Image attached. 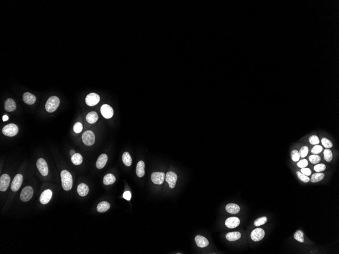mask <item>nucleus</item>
I'll list each match as a JSON object with an SVG mask.
<instances>
[{
    "mask_svg": "<svg viewBox=\"0 0 339 254\" xmlns=\"http://www.w3.org/2000/svg\"><path fill=\"white\" fill-rule=\"evenodd\" d=\"M100 100V97L96 93H91L86 96L85 103L88 106H94L98 104Z\"/></svg>",
    "mask_w": 339,
    "mask_h": 254,
    "instance_id": "0eeeda50",
    "label": "nucleus"
},
{
    "mask_svg": "<svg viewBox=\"0 0 339 254\" xmlns=\"http://www.w3.org/2000/svg\"><path fill=\"white\" fill-rule=\"evenodd\" d=\"M309 141L311 145H316L320 143V139L317 136L313 135L310 137L309 138Z\"/></svg>",
    "mask_w": 339,
    "mask_h": 254,
    "instance_id": "4c0bfd02",
    "label": "nucleus"
},
{
    "mask_svg": "<svg viewBox=\"0 0 339 254\" xmlns=\"http://www.w3.org/2000/svg\"><path fill=\"white\" fill-rule=\"evenodd\" d=\"M71 161L75 165H80L82 163L83 158L80 154L76 153L75 155L71 157Z\"/></svg>",
    "mask_w": 339,
    "mask_h": 254,
    "instance_id": "c85d7f7f",
    "label": "nucleus"
},
{
    "mask_svg": "<svg viewBox=\"0 0 339 254\" xmlns=\"http://www.w3.org/2000/svg\"><path fill=\"white\" fill-rule=\"evenodd\" d=\"M291 159L294 162L299 161L300 158V154L298 151L296 150H293L291 153Z\"/></svg>",
    "mask_w": 339,
    "mask_h": 254,
    "instance_id": "c9c22d12",
    "label": "nucleus"
},
{
    "mask_svg": "<svg viewBox=\"0 0 339 254\" xmlns=\"http://www.w3.org/2000/svg\"><path fill=\"white\" fill-rule=\"evenodd\" d=\"M294 237L295 239L300 243H302L304 242V233L301 230H298L295 232V233L294 234Z\"/></svg>",
    "mask_w": 339,
    "mask_h": 254,
    "instance_id": "7c9ffc66",
    "label": "nucleus"
},
{
    "mask_svg": "<svg viewBox=\"0 0 339 254\" xmlns=\"http://www.w3.org/2000/svg\"><path fill=\"white\" fill-rule=\"evenodd\" d=\"M9 117L7 115H4L3 116V121H6L7 120H8Z\"/></svg>",
    "mask_w": 339,
    "mask_h": 254,
    "instance_id": "a18cd8bd",
    "label": "nucleus"
},
{
    "mask_svg": "<svg viewBox=\"0 0 339 254\" xmlns=\"http://www.w3.org/2000/svg\"><path fill=\"white\" fill-rule=\"evenodd\" d=\"M83 129V125L80 122H76L73 126V130L75 133H79L82 131Z\"/></svg>",
    "mask_w": 339,
    "mask_h": 254,
    "instance_id": "a19ab883",
    "label": "nucleus"
},
{
    "mask_svg": "<svg viewBox=\"0 0 339 254\" xmlns=\"http://www.w3.org/2000/svg\"><path fill=\"white\" fill-rule=\"evenodd\" d=\"M108 161V156L106 154H102L99 157L96 163L97 168L102 169L106 165Z\"/></svg>",
    "mask_w": 339,
    "mask_h": 254,
    "instance_id": "dca6fc26",
    "label": "nucleus"
},
{
    "mask_svg": "<svg viewBox=\"0 0 339 254\" xmlns=\"http://www.w3.org/2000/svg\"><path fill=\"white\" fill-rule=\"evenodd\" d=\"M52 196V191L50 189H46L41 194L40 197V201L43 205H46L49 202Z\"/></svg>",
    "mask_w": 339,
    "mask_h": 254,
    "instance_id": "4468645a",
    "label": "nucleus"
},
{
    "mask_svg": "<svg viewBox=\"0 0 339 254\" xmlns=\"http://www.w3.org/2000/svg\"><path fill=\"white\" fill-rule=\"evenodd\" d=\"M321 143L322 145L326 149H329L332 148L333 146V144L332 142L326 138H323L321 140Z\"/></svg>",
    "mask_w": 339,
    "mask_h": 254,
    "instance_id": "473e14b6",
    "label": "nucleus"
},
{
    "mask_svg": "<svg viewBox=\"0 0 339 254\" xmlns=\"http://www.w3.org/2000/svg\"><path fill=\"white\" fill-rule=\"evenodd\" d=\"M240 224V221L237 217H230L226 219L225 224L229 228L233 229L237 227Z\"/></svg>",
    "mask_w": 339,
    "mask_h": 254,
    "instance_id": "2eb2a0df",
    "label": "nucleus"
},
{
    "mask_svg": "<svg viewBox=\"0 0 339 254\" xmlns=\"http://www.w3.org/2000/svg\"><path fill=\"white\" fill-rule=\"evenodd\" d=\"M10 183V176L7 174H3L0 178V191L4 192L7 190Z\"/></svg>",
    "mask_w": 339,
    "mask_h": 254,
    "instance_id": "ddd939ff",
    "label": "nucleus"
},
{
    "mask_svg": "<svg viewBox=\"0 0 339 254\" xmlns=\"http://www.w3.org/2000/svg\"><path fill=\"white\" fill-rule=\"evenodd\" d=\"M308 165V162L307 160L306 159L301 160L297 163V166L300 168H305Z\"/></svg>",
    "mask_w": 339,
    "mask_h": 254,
    "instance_id": "79ce46f5",
    "label": "nucleus"
},
{
    "mask_svg": "<svg viewBox=\"0 0 339 254\" xmlns=\"http://www.w3.org/2000/svg\"><path fill=\"white\" fill-rule=\"evenodd\" d=\"M267 218L266 217H262L260 218H258V219H256V220L254 221V225L256 226V227H259V226H261V225L264 224L267 222Z\"/></svg>",
    "mask_w": 339,
    "mask_h": 254,
    "instance_id": "2f4dec72",
    "label": "nucleus"
},
{
    "mask_svg": "<svg viewBox=\"0 0 339 254\" xmlns=\"http://www.w3.org/2000/svg\"><path fill=\"white\" fill-rule=\"evenodd\" d=\"M82 140L85 145L91 146L95 143V134L91 130L85 131L82 134Z\"/></svg>",
    "mask_w": 339,
    "mask_h": 254,
    "instance_id": "20e7f679",
    "label": "nucleus"
},
{
    "mask_svg": "<svg viewBox=\"0 0 339 254\" xmlns=\"http://www.w3.org/2000/svg\"><path fill=\"white\" fill-rule=\"evenodd\" d=\"M116 178L113 174H108L104 177L103 183L105 185H109L114 183Z\"/></svg>",
    "mask_w": 339,
    "mask_h": 254,
    "instance_id": "393cba45",
    "label": "nucleus"
},
{
    "mask_svg": "<svg viewBox=\"0 0 339 254\" xmlns=\"http://www.w3.org/2000/svg\"><path fill=\"white\" fill-rule=\"evenodd\" d=\"M37 168L43 176H47L48 174V167L45 160L43 158H40L37 160Z\"/></svg>",
    "mask_w": 339,
    "mask_h": 254,
    "instance_id": "423d86ee",
    "label": "nucleus"
},
{
    "mask_svg": "<svg viewBox=\"0 0 339 254\" xmlns=\"http://www.w3.org/2000/svg\"><path fill=\"white\" fill-rule=\"evenodd\" d=\"M297 175L298 177V179L301 180V181H302L304 183H308L310 181V178L308 177V176L305 175L304 174H302L301 171H298L297 172Z\"/></svg>",
    "mask_w": 339,
    "mask_h": 254,
    "instance_id": "72a5a7b5",
    "label": "nucleus"
},
{
    "mask_svg": "<svg viewBox=\"0 0 339 254\" xmlns=\"http://www.w3.org/2000/svg\"><path fill=\"white\" fill-rule=\"evenodd\" d=\"M195 241L197 246L200 248L206 247L209 244L208 239L203 236H196L195 238Z\"/></svg>",
    "mask_w": 339,
    "mask_h": 254,
    "instance_id": "6ab92c4d",
    "label": "nucleus"
},
{
    "mask_svg": "<svg viewBox=\"0 0 339 254\" xmlns=\"http://www.w3.org/2000/svg\"><path fill=\"white\" fill-rule=\"evenodd\" d=\"M265 235V232L263 229H255L251 233V238L254 241H259L263 239Z\"/></svg>",
    "mask_w": 339,
    "mask_h": 254,
    "instance_id": "9b49d317",
    "label": "nucleus"
},
{
    "mask_svg": "<svg viewBox=\"0 0 339 254\" xmlns=\"http://www.w3.org/2000/svg\"><path fill=\"white\" fill-rule=\"evenodd\" d=\"M99 117L98 114L95 111H92L88 113L86 116V120L88 123L93 124L98 120Z\"/></svg>",
    "mask_w": 339,
    "mask_h": 254,
    "instance_id": "5701e85b",
    "label": "nucleus"
},
{
    "mask_svg": "<svg viewBox=\"0 0 339 254\" xmlns=\"http://www.w3.org/2000/svg\"><path fill=\"white\" fill-rule=\"evenodd\" d=\"M123 163L127 167H130L132 163V159L129 153L126 152L123 153L122 157Z\"/></svg>",
    "mask_w": 339,
    "mask_h": 254,
    "instance_id": "cd10ccee",
    "label": "nucleus"
},
{
    "mask_svg": "<svg viewBox=\"0 0 339 254\" xmlns=\"http://www.w3.org/2000/svg\"><path fill=\"white\" fill-rule=\"evenodd\" d=\"M61 180L62 188L65 191L71 190L73 186V179L71 173L66 170L61 172Z\"/></svg>",
    "mask_w": 339,
    "mask_h": 254,
    "instance_id": "f257e3e1",
    "label": "nucleus"
},
{
    "mask_svg": "<svg viewBox=\"0 0 339 254\" xmlns=\"http://www.w3.org/2000/svg\"><path fill=\"white\" fill-rule=\"evenodd\" d=\"M19 132V127L16 124L13 123L7 124L2 129V133L5 136L7 137H14Z\"/></svg>",
    "mask_w": 339,
    "mask_h": 254,
    "instance_id": "7ed1b4c3",
    "label": "nucleus"
},
{
    "mask_svg": "<svg viewBox=\"0 0 339 254\" xmlns=\"http://www.w3.org/2000/svg\"><path fill=\"white\" fill-rule=\"evenodd\" d=\"M323 150V148L322 146L320 145H316L314 146L313 148L311 150V153L313 154H320Z\"/></svg>",
    "mask_w": 339,
    "mask_h": 254,
    "instance_id": "58836bf2",
    "label": "nucleus"
},
{
    "mask_svg": "<svg viewBox=\"0 0 339 254\" xmlns=\"http://www.w3.org/2000/svg\"><path fill=\"white\" fill-rule=\"evenodd\" d=\"M89 192V188L88 185L84 183L79 184L77 187V192L80 196L84 197L88 195Z\"/></svg>",
    "mask_w": 339,
    "mask_h": 254,
    "instance_id": "4be33fe9",
    "label": "nucleus"
},
{
    "mask_svg": "<svg viewBox=\"0 0 339 254\" xmlns=\"http://www.w3.org/2000/svg\"><path fill=\"white\" fill-rule=\"evenodd\" d=\"M101 113L105 118L110 119L112 117L114 114L113 108L109 104L102 105L100 109Z\"/></svg>",
    "mask_w": 339,
    "mask_h": 254,
    "instance_id": "1a4fd4ad",
    "label": "nucleus"
},
{
    "mask_svg": "<svg viewBox=\"0 0 339 254\" xmlns=\"http://www.w3.org/2000/svg\"><path fill=\"white\" fill-rule=\"evenodd\" d=\"M131 193L129 191H127L126 192H124L123 194V197L124 199L127 200V201H130L131 200Z\"/></svg>",
    "mask_w": 339,
    "mask_h": 254,
    "instance_id": "c03bdc74",
    "label": "nucleus"
},
{
    "mask_svg": "<svg viewBox=\"0 0 339 254\" xmlns=\"http://www.w3.org/2000/svg\"><path fill=\"white\" fill-rule=\"evenodd\" d=\"M136 174L139 178H142L145 175V163L144 161H139L136 167Z\"/></svg>",
    "mask_w": 339,
    "mask_h": 254,
    "instance_id": "412c9836",
    "label": "nucleus"
},
{
    "mask_svg": "<svg viewBox=\"0 0 339 254\" xmlns=\"http://www.w3.org/2000/svg\"><path fill=\"white\" fill-rule=\"evenodd\" d=\"M110 208V205L107 201H102L97 206V210L100 213H104L107 211Z\"/></svg>",
    "mask_w": 339,
    "mask_h": 254,
    "instance_id": "a878e982",
    "label": "nucleus"
},
{
    "mask_svg": "<svg viewBox=\"0 0 339 254\" xmlns=\"http://www.w3.org/2000/svg\"><path fill=\"white\" fill-rule=\"evenodd\" d=\"M301 172L305 175L307 176H309L311 175V173H312L311 169L309 168H301Z\"/></svg>",
    "mask_w": 339,
    "mask_h": 254,
    "instance_id": "37998d69",
    "label": "nucleus"
},
{
    "mask_svg": "<svg viewBox=\"0 0 339 254\" xmlns=\"http://www.w3.org/2000/svg\"><path fill=\"white\" fill-rule=\"evenodd\" d=\"M165 179V174L164 172H154L151 174V181L157 185H161L164 183Z\"/></svg>",
    "mask_w": 339,
    "mask_h": 254,
    "instance_id": "9d476101",
    "label": "nucleus"
},
{
    "mask_svg": "<svg viewBox=\"0 0 339 254\" xmlns=\"http://www.w3.org/2000/svg\"><path fill=\"white\" fill-rule=\"evenodd\" d=\"M75 154H76V152H75V151H74V150H71L70 152V155L72 156H73L74 155H75Z\"/></svg>",
    "mask_w": 339,
    "mask_h": 254,
    "instance_id": "49530a36",
    "label": "nucleus"
},
{
    "mask_svg": "<svg viewBox=\"0 0 339 254\" xmlns=\"http://www.w3.org/2000/svg\"><path fill=\"white\" fill-rule=\"evenodd\" d=\"M326 169V166L325 164L323 163L317 164L314 167V169L316 172H321L325 171Z\"/></svg>",
    "mask_w": 339,
    "mask_h": 254,
    "instance_id": "e433bc0d",
    "label": "nucleus"
},
{
    "mask_svg": "<svg viewBox=\"0 0 339 254\" xmlns=\"http://www.w3.org/2000/svg\"><path fill=\"white\" fill-rule=\"evenodd\" d=\"M324 159H325V161H327L328 163L331 162L333 159V153L331 150H329V149H326L325 150H324Z\"/></svg>",
    "mask_w": 339,
    "mask_h": 254,
    "instance_id": "c756f323",
    "label": "nucleus"
},
{
    "mask_svg": "<svg viewBox=\"0 0 339 254\" xmlns=\"http://www.w3.org/2000/svg\"><path fill=\"white\" fill-rule=\"evenodd\" d=\"M177 178L178 176L175 172L173 171L167 172L165 176V181L168 183L170 188L173 189L175 187Z\"/></svg>",
    "mask_w": 339,
    "mask_h": 254,
    "instance_id": "f8f14e48",
    "label": "nucleus"
},
{
    "mask_svg": "<svg viewBox=\"0 0 339 254\" xmlns=\"http://www.w3.org/2000/svg\"><path fill=\"white\" fill-rule=\"evenodd\" d=\"M298 152L300 154V157L304 158L308 155V152H309V148L307 146H304L300 149V152Z\"/></svg>",
    "mask_w": 339,
    "mask_h": 254,
    "instance_id": "ea45409f",
    "label": "nucleus"
},
{
    "mask_svg": "<svg viewBox=\"0 0 339 254\" xmlns=\"http://www.w3.org/2000/svg\"><path fill=\"white\" fill-rule=\"evenodd\" d=\"M33 188L31 187L27 186L24 187L21 191V193L20 195V198L21 201L24 202H27L30 201L33 197Z\"/></svg>",
    "mask_w": 339,
    "mask_h": 254,
    "instance_id": "39448f33",
    "label": "nucleus"
},
{
    "mask_svg": "<svg viewBox=\"0 0 339 254\" xmlns=\"http://www.w3.org/2000/svg\"><path fill=\"white\" fill-rule=\"evenodd\" d=\"M23 100L26 104H33L35 103L36 98L33 94L27 92L23 95Z\"/></svg>",
    "mask_w": 339,
    "mask_h": 254,
    "instance_id": "a211bd4d",
    "label": "nucleus"
},
{
    "mask_svg": "<svg viewBox=\"0 0 339 254\" xmlns=\"http://www.w3.org/2000/svg\"><path fill=\"white\" fill-rule=\"evenodd\" d=\"M225 210L229 213L235 214L240 212V207L235 203H229L226 205Z\"/></svg>",
    "mask_w": 339,
    "mask_h": 254,
    "instance_id": "aec40b11",
    "label": "nucleus"
},
{
    "mask_svg": "<svg viewBox=\"0 0 339 254\" xmlns=\"http://www.w3.org/2000/svg\"><path fill=\"white\" fill-rule=\"evenodd\" d=\"M16 105L13 99H8L5 102V109L7 112H12L15 110Z\"/></svg>",
    "mask_w": 339,
    "mask_h": 254,
    "instance_id": "f3484780",
    "label": "nucleus"
},
{
    "mask_svg": "<svg viewBox=\"0 0 339 254\" xmlns=\"http://www.w3.org/2000/svg\"><path fill=\"white\" fill-rule=\"evenodd\" d=\"M241 237V234L239 232H229L226 235V239L229 241H234L238 240Z\"/></svg>",
    "mask_w": 339,
    "mask_h": 254,
    "instance_id": "b1692460",
    "label": "nucleus"
},
{
    "mask_svg": "<svg viewBox=\"0 0 339 254\" xmlns=\"http://www.w3.org/2000/svg\"><path fill=\"white\" fill-rule=\"evenodd\" d=\"M309 159L310 163H312L317 164L320 161L321 158L318 155L313 154V155L310 156Z\"/></svg>",
    "mask_w": 339,
    "mask_h": 254,
    "instance_id": "f704fd0d",
    "label": "nucleus"
},
{
    "mask_svg": "<svg viewBox=\"0 0 339 254\" xmlns=\"http://www.w3.org/2000/svg\"><path fill=\"white\" fill-rule=\"evenodd\" d=\"M324 178V174L322 172H317L311 176L310 181L311 182L317 183L322 181Z\"/></svg>",
    "mask_w": 339,
    "mask_h": 254,
    "instance_id": "bb28decb",
    "label": "nucleus"
},
{
    "mask_svg": "<svg viewBox=\"0 0 339 254\" xmlns=\"http://www.w3.org/2000/svg\"><path fill=\"white\" fill-rule=\"evenodd\" d=\"M59 103L60 100L57 96H52L50 97L46 103V110L49 113L54 112L58 109Z\"/></svg>",
    "mask_w": 339,
    "mask_h": 254,
    "instance_id": "f03ea898",
    "label": "nucleus"
},
{
    "mask_svg": "<svg viewBox=\"0 0 339 254\" xmlns=\"http://www.w3.org/2000/svg\"><path fill=\"white\" fill-rule=\"evenodd\" d=\"M23 182V176L21 174H17L13 179L11 185L12 190L16 192L20 188Z\"/></svg>",
    "mask_w": 339,
    "mask_h": 254,
    "instance_id": "6e6552de",
    "label": "nucleus"
}]
</instances>
